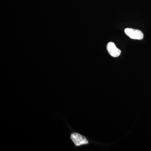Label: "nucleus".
Returning <instances> with one entry per match:
<instances>
[{"label": "nucleus", "mask_w": 151, "mask_h": 151, "mask_svg": "<svg viewBox=\"0 0 151 151\" xmlns=\"http://www.w3.org/2000/svg\"><path fill=\"white\" fill-rule=\"evenodd\" d=\"M70 138L76 146H80L88 144V141L86 138L78 133L71 134Z\"/></svg>", "instance_id": "f03ea898"}, {"label": "nucleus", "mask_w": 151, "mask_h": 151, "mask_svg": "<svg viewBox=\"0 0 151 151\" xmlns=\"http://www.w3.org/2000/svg\"><path fill=\"white\" fill-rule=\"evenodd\" d=\"M107 49L110 55L113 57H118L121 54V50L117 48L113 42H109L107 44Z\"/></svg>", "instance_id": "7ed1b4c3"}, {"label": "nucleus", "mask_w": 151, "mask_h": 151, "mask_svg": "<svg viewBox=\"0 0 151 151\" xmlns=\"http://www.w3.org/2000/svg\"><path fill=\"white\" fill-rule=\"evenodd\" d=\"M125 33L130 38L141 40L144 38V34L141 31L132 28H126Z\"/></svg>", "instance_id": "f257e3e1"}]
</instances>
